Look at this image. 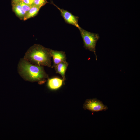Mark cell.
Listing matches in <instances>:
<instances>
[{"label":"cell","mask_w":140,"mask_h":140,"mask_svg":"<svg viewBox=\"0 0 140 140\" xmlns=\"http://www.w3.org/2000/svg\"><path fill=\"white\" fill-rule=\"evenodd\" d=\"M40 8L33 5L29 11L23 18V20H26L35 16L38 13Z\"/></svg>","instance_id":"obj_9"},{"label":"cell","mask_w":140,"mask_h":140,"mask_svg":"<svg viewBox=\"0 0 140 140\" xmlns=\"http://www.w3.org/2000/svg\"><path fill=\"white\" fill-rule=\"evenodd\" d=\"M50 54L53 59V64L52 67H54L58 64L66 61V56L64 52L50 49Z\"/></svg>","instance_id":"obj_6"},{"label":"cell","mask_w":140,"mask_h":140,"mask_svg":"<svg viewBox=\"0 0 140 140\" xmlns=\"http://www.w3.org/2000/svg\"><path fill=\"white\" fill-rule=\"evenodd\" d=\"M83 39L84 47L94 53L96 60L97 56L96 53V46L100 37L98 34L90 32L80 27L79 29Z\"/></svg>","instance_id":"obj_3"},{"label":"cell","mask_w":140,"mask_h":140,"mask_svg":"<svg viewBox=\"0 0 140 140\" xmlns=\"http://www.w3.org/2000/svg\"><path fill=\"white\" fill-rule=\"evenodd\" d=\"M13 9L16 15L20 18L24 17L27 13L23 9L18 3L12 4Z\"/></svg>","instance_id":"obj_10"},{"label":"cell","mask_w":140,"mask_h":140,"mask_svg":"<svg viewBox=\"0 0 140 140\" xmlns=\"http://www.w3.org/2000/svg\"><path fill=\"white\" fill-rule=\"evenodd\" d=\"M83 108L92 112L106 111L108 109L107 106L96 98L87 99L83 104Z\"/></svg>","instance_id":"obj_4"},{"label":"cell","mask_w":140,"mask_h":140,"mask_svg":"<svg viewBox=\"0 0 140 140\" xmlns=\"http://www.w3.org/2000/svg\"><path fill=\"white\" fill-rule=\"evenodd\" d=\"M68 65V63L66 61L59 63L54 67L56 73L61 75L64 81L66 79L65 75Z\"/></svg>","instance_id":"obj_8"},{"label":"cell","mask_w":140,"mask_h":140,"mask_svg":"<svg viewBox=\"0 0 140 140\" xmlns=\"http://www.w3.org/2000/svg\"><path fill=\"white\" fill-rule=\"evenodd\" d=\"M47 3L46 0H34L33 5L41 8Z\"/></svg>","instance_id":"obj_11"},{"label":"cell","mask_w":140,"mask_h":140,"mask_svg":"<svg viewBox=\"0 0 140 140\" xmlns=\"http://www.w3.org/2000/svg\"><path fill=\"white\" fill-rule=\"evenodd\" d=\"M18 70L20 76L27 81L42 83L48 78L43 66L32 64L24 58L20 60Z\"/></svg>","instance_id":"obj_1"},{"label":"cell","mask_w":140,"mask_h":140,"mask_svg":"<svg viewBox=\"0 0 140 140\" xmlns=\"http://www.w3.org/2000/svg\"><path fill=\"white\" fill-rule=\"evenodd\" d=\"M47 86L52 90H55L60 88L62 85L63 80L57 77L48 79Z\"/></svg>","instance_id":"obj_7"},{"label":"cell","mask_w":140,"mask_h":140,"mask_svg":"<svg viewBox=\"0 0 140 140\" xmlns=\"http://www.w3.org/2000/svg\"><path fill=\"white\" fill-rule=\"evenodd\" d=\"M22 0H12V4H15L18 3L20 1H21Z\"/></svg>","instance_id":"obj_14"},{"label":"cell","mask_w":140,"mask_h":140,"mask_svg":"<svg viewBox=\"0 0 140 140\" xmlns=\"http://www.w3.org/2000/svg\"><path fill=\"white\" fill-rule=\"evenodd\" d=\"M51 3L56 7L60 11L61 16L66 22L74 26L79 29L80 27L78 24V17L73 15L67 10L62 9L57 6L52 2Z\"/></svg>","instance_id":"obj_5"},{"label":"cell","mask_w":140,"mask_h":140,"mask_svg":"<svg viewBox=\"0 0 140 140\" xmlns=\"http://www.w3.org/2000/svg\"><path fill=\"white\" fill-rule=\"evenodd\" d=\"M50 50L41 45H34L28 50L24 58L33 64L50 67L51 56Z\"/></svg>","instance_id":"obj_2"},{"label":"cell","mask_w":140,"mask_h":140,"mask_svg":"<svg viewBox=\"0 0 140 140\" xmlns=\"http://www.w3.org/2000/svg\"><path fill=\"white\" fill-rule=\"evenodd\" d=\"M18 3L21 6L23 10L26 13L29 11L33 5L27 4L22 1H20Z\"/></svg>","instance_id":"obj_12"},{"label":"cell","mask_w":140,"mask_h":140,"mask_svg":"<svg viewBox=\"0 0 140 140\" xmlns=\"http://www.w3.org/2000/svg\"><path fill=\"white\" fill-rule=\"evenodd\" d=\"M21 1L29 5H33L34 0H22Z\"/></svg>","instance_id":"obj_13"}]
</instances>
